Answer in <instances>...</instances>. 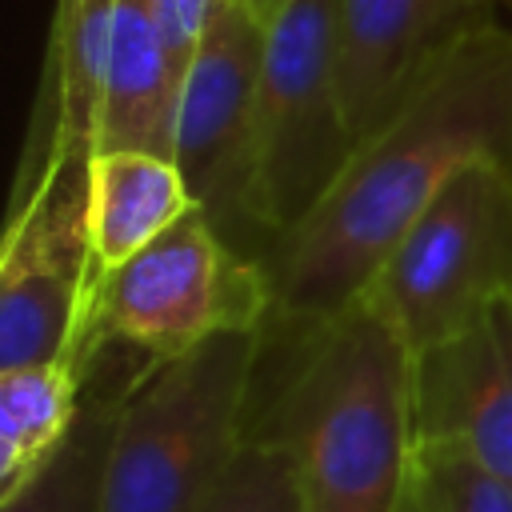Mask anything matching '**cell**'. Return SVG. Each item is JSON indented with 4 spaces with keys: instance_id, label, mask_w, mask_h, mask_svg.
<instances>
[{
    "instance_id": "cell-8",
    "label": "cell",
    "mask_w": 512,
    "mask_h": 512,
    "mask_svg": "<svg viewBox=\"0 0 512 512\" xmlns=\"http://www.w3.org/2000/svg\"><path fill=\"white\" fill-rule=\"evenodd\" d=\"M264 24L236 0H220L196 40L192 64L180 80L172 160L192 200L232 240L248 220V164L256 84L264 60ZM236 244V240H232Z\"/></svg>"
},
{
    "instance_id": "cell-14",
    "label": "cell",
    "mask_w": 512,
    "mask_h": 512,
    "mask_svg": "<svg viewBox=\"0 0 512 512\" xmlns=\"http://www.w3.org/2000/svg\"><path fill=\"white\" fill-rule=\"evenodd\" d=\"M124 392V388H120ZM116 396L84 400L72 436L60 452L12 496L0 500V512H100V484H104V452L108 428L116 412Z\"/></svg>"
},
{
    "instance_id": "cell-13",
    "label": "cell",
    "mask_w": 512,
    "mask_h": 512,
    "mask_svg": "<svg viewBox=\"0 0 512 512\" xmlns=\"http://www.w3.org/2000/svg\"><path fill=\"white\" fill-rule=\"evenodd\" d=\"M92 356L0 372V500L28 484L72 436Z\"/></svg>"
},
{
    "instance_id": "cell-11",
    "label": "cell",
    "mask_w": 512,
    "mask_h": 512,
    "mask_svg": "<svg viewBox=\"0 0 512 512\" xmlns=\"http://www.w3.org/2000/svg\"><path fill=\"white\" fill-rule=\"evenodd\" d=\"M180 76L168 56L160 0H112L96 152L140 148L172 156Z\"/></svg>"
},
{
    "instance_id": "cell-16",
    "label": "cell",
    "mask_w": 512,
    "mask_h": 512,
    "mask_svg": "<svg viewBox=\"0 0 512 512\" xmlns=\"http://www.w3.org/2000/svg\"><path fill=\"white\" fill-rule=\"evenodd\" d=\"M204 512H304L288 452L248 432L236 464L228 468Z\"/></svg>"
},
{
    "instance_id": "cell-18",
    "label": "cell",
    "mask_w": 512,
    "mask_h": 512,
    "mask_svg": "<svg viewBox=\"0 0 512 512\" xmlns=\"http://www.w3.org/2000/svg\"><path fill=\"white\" fill-rule=\"evenodd\" d=\"M236 4H244V8H248V12H256L260 20H268V16L276 12V4H280V0H236Z\"/></svg>"
},
{
    "instance_id": "cell-6",
    "label": "cell",
    "mask_w": 512,
    "mask_h": 512,
    "mask_svg": "<svg viewBox=\"0 0 512 512\" xmlns=\"http://www.w3.org/2000/svg\"><path fill=\"white\" fill-rule=\"evenodd\" d=\"M268 312V268L244 256L204 208H192L96 280L92 348L128 344L144 360H172L220 332L264 328Z\"/></svg>"
},
{
    "instance_id": "cell-15",
    "label": "cell",
    "mask_w": 512,
    "mask_h": 512,
    "mask_svg": "<svg viewBox=\"0 0 512 512\" xmlns=\"http://www.w3.org/2000/svg\"><path fill=\"white\" fill-rule=\"evenodd\" d=\"M400 512H512V484L452 444H416Z\"/></svg>"
},
{
    "instance_id": "cell-17",
    "label": "cell",
    "mask_w": 512,
    "mask_h": 512,
    "mask_svg": "<svg viewBox=\"0 0 512 512\" xmlns=\"http://www.w3.org/2000/svg\"><path fill=\"white\" fill-rule=\"evenodd\" d=\"M220 0H160V20H164V40H168V56H172V68L176 76L184 80L188 64H192V52H196V40L212 16Z\"/></svg>"
},
{
    "instance_id": "cell-3",
    "label": "cell",
    "mask_w": 512,
    "mask_h": 512,
    "mask_svg": "<svg viewBox=\"0 0 512 512\" xmlns=\"http://www.w3.org/2000/svg\"><path fill=\"white\" fill-rule=\"evenodd\" d=\"M264 336V328L220 332L172 360H148L124 384L100 512H204L248 440Z\"/></svg>"
},
{
    "instance_id": "cell-10",
    "label": "cell",
    "mask_w": 512,
    "mask_h": 512,
    "mask_svg": "<svg viewBox=\"0 0 512 512\" xmlns=\"http://www.w3.org/2000/svg\"><path fill=\"white\" fill-rule=\"evenodd\" d=\"M492 0H340V92L352 140H364L460 40Z\"/></svg>"
},
{
    "instance_id": "cell-12",
    "label": "cell",
    "mask_w": 512,
    "mask_h": 512,
    "mask_svg": "<svg viewBox=\"0 0 512 512\" xmlns=\"http://www.w3.org/2000/svg\"><path fill=\"white\" fill-rule=\"evenodd\" d=\"M200 208L172 156L116 148L88 160V248L92 276L116 272L184 212ZM96 292V288H92Z\"/></svg>"
},
{
    "instance_id": "cell-4",
    "label": "cell",
    "mask_w": 512,
    "mask_h": 512,
    "mask_svg": "<svg viewBox=\"0 0 512 512\" xmlns=\"http://www.w3.org/2000/svg\"><path fill=\"white\" fill-rule=\"evenodd\" d=\"M356 140L340 92V0H280L264 24L248 220L272 244L340 176Z\"/></svg>"
},
{
    "instance_id": "cell-2",
    "label": "cell",
    "mask_w": 512,
    "mask_h": 512,
    "mask_svg": "<svg viewBox=\"0 0 512 512\" xmlns=\"http://www.w3.org/2000/svg\"><path fill=\"white\" fill-rule=\"evenodd\" d=\"M296 352L252 436L292 460L304 512H400L412 472V348L368 304L292 328Z\"/></svg>"
},
{
    "instance_id": "cell-5",
    "label": "cell",
    "mask_w": 512,
    "mask_h": 512,
    "mask_svg": "<svg viewBox=\"0 0 512 512\" xmlns=\"http://www.w3.org/2000/svg\"><path fill=\"white\" fill-rule=\"evenodd\" d=\"M360 300L412 352L512 300V164L464 168L400 236Z\"/></svg>"
},
{
    "instance_id": "cell-7",
    "label": "cell",
    "mask_w": 512,
    "mask_h": 512,
    "mask_svg": "<svg viewBox=\"0 0 512 512\" xmlns=\"http://www.w3.org/2000/svg\"><path fill=\"white\" fill-rule=\"evenodd\" d=\"M88 160L20 176L0 240V372L92 356Z\"/></svg>"
},
{
    "instance_id": "cell-9",
    "label": "cell",
    "mask_w": 512,
    "mask_h": 512,
    "mask_svg": "<svg viewBox=\"0 0 512 512\" xmlns=\"http://www.w3.org/2000/svg\"><path fill=\"white\" fill-rule=\"evenodd\" d=\"M416 444H452L512 484V300L412 352Z\"/></svg>"
},
{
    "instance_id": "cell-1",
    "label": "cell",
    "mask_w": 512,
    "mask_h": 512,
    "mask_svg": "<svg viewBox=\"0 0 512 512\" xmlns=\"http://www.w3.org/2000/svg\"><path fill=\"white\" fill-rule=\"evenodd\" d=\"M512 164V32L476 28L364 136L312 212L272 244V312L312 328L352 308L400 236L472 164Z\"/></svg>"
}]
</instances>
